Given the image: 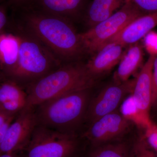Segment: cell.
Segmentation results:
<instances>
[{
	"instance_id": "3",
	"label": "cell",
	"mask_w": 157,
	"mask_h": 157,
	"mask_svg": "<svg viewBox=\"0 0 157 157\" xmlns=\"http://www.w3.org/2000/svg\"><path fill=\"white\" fill-rule=\"evenodd\" d=\"M85 89L56 97L38 105L35 109L38 124L63 133L74 131L86 119L90 90Z\"/></svg>"
},
{
	"instance_id": "21",
	"label": "cell",
	"mask_w": 157,
	"mask_h": 157,
	"mask_svg": "<svg viewBox=\"0 0 157 157\" xmlns=\"http://www.w3.org/2000/svg\"><path fill=\"white\" fill-rule=\"evenodd\" d=\"M147 143L157 154V125L152 123L145 129L144 136Z\"/></svg>"
},
{
	"instance_id": "20",
	"label": "cell",
	"mask_w": 157,
	"mask_h": 157,
	"mask_svg": "<svg viewBox=\"0 0 157 157\" xmlns=\"http://www.w3.org/2000/svg\"><path fill=\"white\" fill-rule=\"evenodd\" d=\"M17 114L8 113L0 109V144L2 142L9 127Z\"/></svg>"
},
{
	"instance_id": "19",
	"label": "cell",
	"mask_w": 157,
	"mask_h": 157,
	"mask_svg": "<svg viewBox=\"0 0 157 157\" xmlns=\"http://www.w3.org/2000/svg\"><path fill=\"white\" fill-rule=\"evenodd\" d=\"M129 157H157V154L149 146L143 137L130 146Z\"/></svg>"
},
{
	"instance_id": "2",
	"label": "cell",
	"mask_w": 157,
	"mask_h": 157,
	"mask_svg": "<svg viewBox=\"0 0 157 157\" xmlns=\"http://www.w3.org/2000/svg\"><path fill=\"white\" fill-rule=\"evenodd\" d=\"M95 78L86 64L70 63L56 70L27 86V105L26 108L36 107L53 98L78 90L90 89Z\"/></svg>"
},
{
	"instance_id": "12",
	"label": "cell",
	"mask_w": 157,
	"mask_h": 157,
	"mask_svg": "<svg viewBox=\"0 0 157 157\" xmlns=\"http://www.w3.org/2000/svg\"><path fill=\"white\" fill-rule=\"evenodd\" d=\"M28 95L23 86L5 77L0 81V109L17 114L27 105Z\"/></svg>"
},
{
	"instance_id": "27",
	"label": "cell",
	"mask_w": 157,
	"mask_h": 157,
	"mask_svg": "<svg viewBox=\"0 0 157 157\" xmlns=\"http://www.w3.org/2000/svg\"><path fill=\"white\" fill-rule=\"evenodd\" d=\"M5 77V76H4V74H3L2 72V70L0 69V81L2 80V79H3L4 77Z\"/></svg>"
},
{
	"instance_id": "26",
	"label": "cell",
	"mask_w": 157,
	"mask_h": 157,
	"mask_svg": "<svg viewBox=\"0 0 157 157\" xmlns=\"http://www.w3.org/2000/svg\"><path fill=\"white\" fill-rule=\"evenodd\" d=\"M0 157H19L16 153H3L0 154Z\"/></svg>"
},
{
	"instance_id": "22",
	"label": "cell",
	"mask_w": 157,
	"mask_h": 157,
	"mask_svg": "<svg viewBox=\"0 0 157 157\" xmlns=\"http://www.w3.org/2000/svg\"><path fill=\"white\" fill-rule=\"evenodd\" d=\"M145 14L157 12V0H131Z\"/></svg>"
},
{
	"instance_id": "29",
	"label": "cell",
	"mask_w": 157,
	"mask_h": 157,
	"mask_svg": "<svg viewBox=\"0 0 157 157\" xmlns=\"http://www.w3.org/2000/svg\"><path fill=\"white\" fill-rule=\"evenodd\" d=\"M80 157L76 156H75V157Z\"/></svg>"
},
{
	"instance_id": "15",
	"label": "cell",
	"mask_w": 157,
	"mask_h": 157,
	"mask_svg": "<svg viewBox=\"0 0 157 157\" xmlns=\"http://www.w3.org/2000/svg\"><path fill=\"white\" fill-rule=\"evenodd\" d=\"M38 9L42 12L70 20L82 11L85 0H35Z\"/></svg>"
},
{
	"instance_id": "16",
	"label": "cell",
	"mask_w": 157,
	"mask_h": 157,
	"mask_svg": "<svg viewBox=\"0 0 157 157\" xmlns=\"http://www.w3.org/2000/svg\"><path fill=\"white\" fill-rule=\"evenodd\" d=\"M19 47L18 35L4 32L0 34V69L5 76L17 64Z\"/></svg>"
},
{
	"instance_id": "23",
	"label": "cell",
	"mask_w": 157,
	"mask_h": 157,
	"mask_svg": "<svg viewBox=\"0 0 157 157\" xmlns=\"http://www.w3.org/2000/svg\"><path fill=\"white\" fill-rule=\"evenodd\" d=\"M151 106H157V55L154 61L152 73Z\"/></svg>"
},
{
	"instance_id": "1",
	"label": "cell",
	"mask_w": 157,
	"mask_h": 157,
	"mask_svg": "<svg viewBox=\"0 0 157 157\" xmlns=\"http://www.w3.org/2000/svg\"><path fill=\"white\" fill-rule=\"evenodd\" d=\"M26 32L36 38L60 61L78 57L85 51L79 34L70 20L39 10L25 16Z\"/></svg>"
},
{
	"instance_id": "6",
	"label": "cell",
	"mask_w": 157,
	"mask_h": 157,
	"mask_svg": "<svg viewBox=\"0 0 157 157\" xmlns=\"http://www.w3.org/2000/svg\"><path fill=\"white\" fill-rule=\"evenodd\" d=\"M78 147L75 134L38 124L26 147V157H74Z\"/></svg>"
},
{
	"instance_id": "25",
	"label": "cell",
	"mask_w": 157,
	"mask_h": 157,
	"mask_svg": "<svg viewBox=\"0 0 157 157\" xmlns=\"http://www.w3.org/2000/svg\"><path fill=\"white\" fill-rule=\"evenodd\" d=\"M7 22V17L5 10L0 8V34L3 32Z\"/></svg>"
},
{
	"instance_id": "5",
	"label": "cell",
	"mask_w": 157,
	"mask_h": 157,
	"mask_svg": "<svg viewBox=\"0 0 157 157\" xmlns=\"http://www.w3.org/2000/svg\"><path fill=\"white\" fill-rule=\"evenodd\" d=\"M144 14L128 0L110 17L79 34L84 51L97 52L131 21Z\"/></svg>"
},
{
	"instance_id": "14",
	"label": "cell",
	"mask_w": 157,
	"mask_h": 157,
	"mask_svg": "<svg viewBox=\"0 0 157 157\" xmlns=\"http://www.w3.org/2000/svg\"><path fill=\"white\" fill-rule=\"evenodd\" d=\"M143 56V47L139 42L130 45L114 73V82L121 83L129 80L142 64Z\"/></svg>"
},
{
	"instance_id": "4",
	"label": "cell",
	"mask_w": 157,
	"mask_h": 157,
	"mask_svg": "<svg viewBox=\"0 0 157 157\" xmlns=\"http://www.w3.org/2000/svg\"><path fill=\"white\" fill-rule=\"evenodd\" d=\"M18 36V60L5 77L28 86L62 66V62L36 38L27 33Z\"/></svg>"
},
{
	"instance_id": "24",
	"label": "cell",
	"mask_w": 157,
	"mask_h": 157,
	"mask_svg": "<svg viewBox=\"0 0 157 157\" xmlns=\"http://www.w3.org/2000/svg\"><path fill=\"white\" fill-rule=\"evenodd\" d=\"M145 37V46L150 54L157 55V34L150 32Z\"/></svg>"
},
{
	"instance_id": "17",
	"label": "cell",
	"mask_w": 157,
	"mask_h": 157,
	"mask_svg": "<svg viewBox=\"0 0 157 157\" xmlns=\"http://www.w3.org/2000/svg\"><path fill=\"white\" fill-rule=\"evenodd\" d=\"M128 0H94L86 12V19L90 27L107 19Z\"/></svg>"
},
{
	"instance_id": "7",
	"label": "cell",
	"mask_w": 157,
	"mask_h": 157,
	"mask_svg": "<svg viewBox=\"0 0 157 157\" xmlns=\"http://www.w3.org/2000/svg\"><path fill=\"white\" fill-rule=\"evenodd\" d=\"M136 78L121 83L114 82L106 86L90 101L86 119L90 124L99 118L118 110L126 98L131 94Z\"/></svg>"
},
{
	"instance_id": "11",
	"label": "cell",
	"mask_w": 157,
	"mask_h": 157,
	"mask_svg": "<svg viewBox=\"0 0 157 157\" xmlns=\"http://www.w3.org/2000/svg\"><path fill=\"white\" fill-rule=\"evenodd\" d=\"M157 26V12L143 14L131 21L107 44L117 43L124 47L133 45L139 42Z\"/></svg>"
},
{
	"instance_id": "10",
	"label": "cell",
	"mask_w": 157,
	"mask_h": 157,
	"mask_svg": "<svg viewBox=\"0 0 157 157\" xmlns=\"http://www.w3.org/2000/svg\"><path fill=\"white\" fill-rule=\"evenodd\" d=\"M157 55L151 54L136 78L132 94L137 108L139 118L138 126L144 129L152 123L150 117L151 107L152 73L155 57Z\"/></svg>"
},
{
	"instance_id": "18",
	"label": "cell",
	"mask_w": 157,
	"mask_h": 157,
	"mask_svg": "<svg viewBox=\"0 0 157 157\" xmlns=\"http://www.w3.org/2000/svg\"><path fill=\"white\" fill-rule=\"evenodd\" d=\"M130 145L119 140L92 146L88 157H129Z\"/></svg>"
},
{
	"instance_id": "28",
	"label": "cell",
	"mask_w": 157,
	"mask_h": 157,
	"mask_svg": "<svg viewBox=\"0 0 157 157\" xmlns=\"http://www.w3.org/2000/svg\"><path fill=\"white\" fill-rule=\"evenodd\" d=\"M12 2H14L16 3H21L25 1H26V0H11Z\"/></svg>"
},
{
	"instance_id": "8",
	"label": "cell",
	"mask_w": 157,
	"mask_h": 157,
	"mask_svg": "<svg viewBox=\"0 0 157 157\" xmlns=\"http://www.w3.org/2000/svg\"><path fill=\"white\" fill-rule=\"evenodd\" d=\"M131 124L118 109L90 124L82 136L92 146H98L117 141L129 132Z\"/></svg>"
},
{
	"instance_id": "13",
	"label": "cell",
	"mask_w": 157,
	"mask_h": 157,
	"mask_svg": "<svg viewBox=\"0 0 157 157\" xmlns=\"http://www.w3.org/2000/svg\"><path fill=\"white\" fill-rule=\"evenodd\" d=\"M124 48V46L115 43L104 45L86 64L89 73L95 78L111 70L120 62L125 52Z\"/></svg>"
},
{
	"instance_id": "9",
	"label": "cell",
	"mask_w": 157,
	"mask_h": 157,
	"mask_svg": "<svg viewBox=\"0 0 157 157\" xmlns=\"http://www.w3.org/2000/svg\"><path fill=\"white\" fill-rule=\"evenodd\" d=\"M37 125L35 108L23 109L12 122L0 144V154L16 153L26 147Z\"/></svg>"
}]
</instances>
